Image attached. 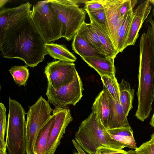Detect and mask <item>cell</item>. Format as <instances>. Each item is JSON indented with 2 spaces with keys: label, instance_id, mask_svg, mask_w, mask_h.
<instances>
[{
  "label": "cell",
  "instance_id": "1",
  "mask_svg": "<svg viewBox=\"0 0 154 154\" xmlns=\"http://www.w3.org/2000/svg\"><path fill=\"white\" fill-rule=\"evenodd\" d=\"M29 2L0 11V50L2 57L24 61L34 67L45 60L46 43L37 32L30 16Z\"/></svg>",
  "mask_w": 154,
  "mask_h": 154
},
{
  "label": "cell",
  "instance_id": "2",
  "mask_svg": "<svg viewBox=\"0 0 154 154\" xmlns=\"http://www.w3.org/2000/svg\"><path fill=\"white\" fill-rule=\"evenodd\" d=\"M138 107L135 116L142 122L148 118L154 101V65L148 32L143 33L140 39Z\"/></svg>",
  "mask_w": 154,
  "mask_h": 154
},
{
  "label": "cell",
  "instance_id": "3",
  "mask_svg": "<svg viewBox=\"0 0 154 154\" xmlns=\"http://www.w3.org/2000/svg\"><path fill=\"white\" fill-rule=\"evenodd\" d=\"M75 139L88 154H96L97 149L101 146L118 149L125 147L121 143L111 138L107 129L93 112L82 122L75 132Z\"/></svg>",
  "mask_w": 154,
  "mask_h": 154
},
{
  "label": "cell",
  "instance_id": "4",
  "mask_svg": "<svg viewBox=\"0 0 154 154\" xmlns=\"http://www.w3.org/2000/svg\"><path fill=\"white\" fill-rule=\"evenodd\" d=\"M6 145L9 154H25L26 122L21 105L9 97Z\"/></svg>",
  "mask_w": 154,
  "mask_h": 154
},
{
  "label": "cell",
  "instance_id": "5",
  "mask_svg": "<svg viewBox=\"0 0 154 154\" xmlns=\"http://www.w3.org/2000/svg\"><path fill=\"white\" fill-rule=\"evenodd\" d=\"M30 17L34 27L46 44L62 38L60 23L48 0L39 1L34 5Z\"/></svg>",
  "mask_w": 154,
  "mask_h": 154
},
{
  "label": "cell",
  "instance_id": "6",
  "mask_svg": "<svg viewBox=\"0 0 154 154\" xmlns=\"http://www.w3.org/2000/svg\"><path fill=\"white\" fill-rule=\"evenodd\" d=\"M55 11L61 25L62 38L67 41L73 39L82 24L87 12L79 8L74 0H48Z\"/></svg>",
  "mask_w": 154,
  "mask_h": 154
},
{
  "label": "cell",
  "instance_id": "7",
  "mask_svg": "<svg viewBox=\"0 0 154 154\" xmlns=\"http://www.w3.org/2000/svg\"><path fill=\"white\" fill-rule=\"evenodd\" d=\"M53 110L48 101L41 96L34 104L29 107L26 113V154H35L34 147L37 134L51 117Z\"/></svg>",
  "mask_w": 154,
  "mask_h": 154
},
{
  "label": "cell",
  "instance_id": "8",
  "mask_svg": "<svg viewBox=\"0 0 154 154\" xmlns=\"http://www.w3.org/2000/svg\"><path fill=\"white\" fill-rule=\"evenodd\" d=\"M82 83L77 72L67 84L55 89L48 84L46 95L48 101L55 108H62L69 105H75L82 97Z\"/></svg>",
  "mask_w": 154,
  "mask_h": 154
},
{
  "label": "cell",
  "instance_id": "9",
  "mask_svg": "<svg viewBox=\"0 0 154 154\" xmlns=\"http://www.w3.org/2000/svg\"><path fill=\"white\" fill-rule=\"evenodd\" d=\"M77 72L73 63L60 60L48 63L44 69L48 84L55 89L69 83Z\"/></svg>",
  "mask_w": 154,
  "mask_h": 154
},
{
  "label": "cell",
  "instance_id": "10",
  "mask_svg": "<svg viewBox=\"0 0 154 154\" xmlns=\"http://www.w3.org/2000/svg\"><path fill=\"white\" fill-rule=\"evenodd\" d=\"M52 113L55 115V119L50 133L46 154H54L67 126L73 119L69 109L66 106L55 108Z\"/></svg>",
  "mask_w": 154,
  "mask_h": 154
},
{
  "label": "cell",
  "instance_id": "11",
  "mask_svg": "<svg viewBox=\"0 0 154 154\" xmlns=\"http://www.w3.org/2000/svg\"><path fill=\"white\" fill-rule=\"evenodd\" d=\"M124 1V0H104L103 3L106 18V31L117 52L118 31L123 16H120L119 9Z\"/></svg>",
  "mask_w": 154,
  "mask_h": 154
},
{
  "label": "cell",
  "instance_id": "12",
  "mask_svg": "<svg viewBox=\"0 0 154 154\" xmlns=\"http://www.w3.org/2000/svg\"><path fill=\"white\" fill-rule=\"evenodd\" d=\"M150 3L149 0L145 1L139 5L134 12L125 49L128 46L135 45L138 37L139 30L151 11L152 7Z\"/></svg>",
  "mask_w": 154,
  "mask_h": 154
},
{
  "label": "cell",
  "instance_id": "13",
  "mask_svg": "<svg viewBox=\"0 0 154 154\" xmlns=\"http://www.w3.org/2000/svg\"><path fill=\"white\" fill-rule=\"evenodd\" d=\"M103 88L107 92L109 102L110 112L107 129L130 126L128 116L125 115L120 102L116 101L106 88L103 86Z\"/></svg>",
  "mask_w": 154,
  "mask_h": 154
},
{
  "label": "cell",
  "instance_id": "14",
  "mask_svg": "<svg viewBox=\"0 0 154 154\" xmlns=\"http://www.w3.org/2000/svg\"><path fill=\"white\" fill-rule=\"evenodd\" d=\"M94 112L107 129L109 116L108 97L105 90L103 89L96 97L91 107Z\"/></svg>",
  "mask_w": 154,
  "mask_h": 154
},
{
  "label": "cell",
  "instance_id": "15",
  "mask_svg": "<svg viewBox=\"0 0 154 154\" xmlns=\"http://www.w3.org/2000/svg\"><path fill=\"white\" fill-rule=\"evenodd\" d=\"M85 10L88 15L90 23L98 36L105 55L107 57L115 59L118 53L115 48L105 28L95 20L88 10Z\"/></svg>",
  "mask_w": 154,
  "mask_h": 154
},
{
  "label": "cell",
  "instance_id": "16",
  "mask_svg": "<svg viewBox=\"0 0 154 154\" xmlns=\"http://www.w3.org/2000/svg\"><path fill=\"white\" fill-rule=\"evenodd\" d=\"M89 66L94 69L100 76L115 75L114 58L109 57H82Z\"/></svg>",
  "mask_w": 154,
  "mask_h": 154
},
{
  "label": "cell",
  "instance_id": "17",
  "mask_svg": "<svg viewBox=\"0 0 154 154\" xmlns=\"http://www.w3.org/2000/svg\"><path fill=\"white\" fill-rule=\"evenodd\" d=\"M72 44L74 52L81 57H107L98 51L94 48L87 42L78 32L75 36Z\"/></svg>",
  "mask_w": 154,
  "mask_h": 154
},
{
  "label": "cell",
  "instance_id": "18",
  "mask_svg": "<svg viewBox=\"0 0 154 154\" xmlns=\"http://www.w3.org/2000/svg\"><path fill=\"white\" fill-rule=\"evenodd\" d=\"M55 119V116L52 113L50 118L38 133L34 147L35 154H46L50 133Z\"/></svg>",
  "mask_w": 154,
  "mask_h": 154
},
{
  "label": "cell",
  "instance_id": "19",
  "mask_svg": "<svg viewBox=\"0 0 154 154\" xmlns=\"http://www.w3.org/2000/svg\"><path fill=\"white\" fill-rule=\"evenodd\" d=\"M112 139L120 142L125 147L136 149L137 147L130 126L107 129Z\"/></svg>",
  "mask_w": 154,
  "mask_h": 154
},
{
  "label": "cell",
  "instance_id": "20",
  "mask_svg": "<svg viewBox=\"0 0 154 154\" xmlns=\"http://www.w3.org/2000/svg\"><path fill=\"white\" fill-rule=\"evenodd\" d=\"M119 100L125 115L128 116L130 111L133 108L132 103L134 96L135 90L131 88L130 84L122 79L119 84Z\"/></svg>",
  "mask_w": 154,
  "mask_h": 154
},
{
  "label": "cell",
  "instance_id": "21",
  "mask_svg": "<svg viewBox=\"0 0 154 154\" xmlns=\"http://www.w3.org/2000/svg\"><path fill=\"white\" fill-rule=\"evenodd\" d=\"M45 47L48 54L54 59L72 63L76 60L65 45L51 42L46 44Z\"/></svg>",
  "mask_w": 154,
  "mask_h": 154
},
{
  "label": "cell",
  "instance_id": "22",
  "mask_svg": "<svg viewBox=\"0 0 154 154\" xmlns=\"http://www.w3.org/2000/svg\"><path fill=\"white\" fill-rule=\"evenodd\" d=\"M78 32L84 37L91 46L106 56L98 36L90 23H87L84 22Z\"/></svg>",
  "mask_w": 154,
  "mask_h": 154
},
{
  "label": "cell",
  "instance_id": "23",
  "mask_svg": "<svg viewBox=\"0 0 154 154\" xmlns=\"http://www.w3.org/2000/svg\"><path fill=\"white\" fill-rule=\"evenodd\" d=\"M134 15L133 10L131 11L123 16L118 31V48L119 53L122 52L128 34L130 25Z\"/></svg>",
  "mask_w": 154,
  "mask_h": 154
},
{
  "label": "cell",
  "instance_id": "24",
  "mask_svg": "<svg viewBox=\"0 0 154 154\" xmlns=\"http://www.w3.org/2000/svg\"><path fill=\"white\" fill-rule=\"evenodd\" d=\"M103 86L107 89L116 102H120L119 83L115 75L100 76Z\"/></svg>",
  "mask_w": 154,
  "mask_h": 154
},
{
  "label": "cell",
  "instance_id": "25",
  "mask_svg": "<svg viewBox=\"0 0 154 154\" xmlns=\"http://www.w3.org/2000/svg\"><path fill=\"white\" fill-rule=\"evenodd\" d=\"M9 71L16 84L19 86L23 85L25 87L29 75V70L26 66H13Z\"/></svg>",
  "mask_w": 154,
  "mask_h": 154
},
{
  "label": "cell",
  "instance_id": "26",
  "mask_svg": "<svg viewBox=\"0 0 154 154\" xmlns=\"http://www.w3.org/2000/svg\"><path fill=\"white\" fill-rule=\"evenodd\" d=\"M6 108L4 104L0 103V149L6 150L5 140V134L6 129Z\"/></svg>",
  "mask_w": 154,
  "mask_h": 154
},
{
  "label": "cell",
  "instance_id": "27",
  "mask_svg": "<svg viewBox=\"0 0 154 154\" xmlns=\"http://www.w3.org/2000/svg\"><path fill=\"white\" fill-rule=\"evenodd\" d=\"M134 151L136 154H154V142L150 139L137 147Z\"/></svg>",
  "mask_w": 154,
  "mask_h": 154
},
{
  "label": "cell",
  "instance_id": "28",
  "mask_svg": "<svg viewBox=\"0 0 154 154\" xmlns=\"http://www.w3.org/2000/svg\"><path fill=\"white\" fill-rule=\"evenodd\" d=\"M87 10L95 20L104 27L106 30V18L104 7L102 8L91 11Z\"/></svg>",
  "mask_w": 154,
  "mask_h": 154
},
{
  "label": "cell",
  "instance_id": "29",
  "mask_svg": "<svg viewBox=\"0 0 154 154\" xmlns=\"http://www.w3.org/2000/svg\"><path fill=\"white\" fill-rule=\"evenodd\" d=\"M137 0H124L119 9V13L122 17L129 11L133 10V8L137 3Z\"/></svg>",
  "mask_w": 154,
  "mask_h": 154
},
{
  "label": "cell",
  "instance_id": "30",
  "mask_svg": "<svg viewBox=\"0 0 154 154\" xmlns=\"http://www.w3.org/2000/svg\"><path fill=\"white\" fill-rule=\"evenodd\" d=\"M152 17L149 16L148 19L150 25H148L147 32H148L151 42L153 64L154 65V8L152 11Z\"/></svg>",
  "mask_w": 154,
  "mask_h": 154
},
{
  "label": "cell",
  "instance_id": "31",
  "mask_svg": "<svg viewBox=\"0 0 154 154\" xmlns=\"http://www.w3.org/2000/svg\"><path fill=\"white\" fill-rule=\"evenodd\" d=\"M104 0H88L85 3L84 8L91 11L103 8Z\"/></svg>",
  "mask_w": 154,
  "mask_h": 154
},
{
  "label": "cell",
  "instance_id": "32",
  "mask_svg": "<svg viewBox=\"0 0 154 154\" xmlns=\"http://www.w3.org/2000/svg\"><path fill=\"white\" fill-rule=\"evenodd\" d=\"M127 151L123 149H118L105 146L98 147L96 154H127Z\"/></svg>",
  "mask_w": 154,
  "mask_h": 154
},
{
  "label": "cell",
  "instance_id": "33",
  "mask_svg": "<svg viewBox=\"0 0 154 154\" xmlns=\"http://www.w3.org/2000/svg\"><path fill=\"white\" fill-rule=\"evenodd\" d=\"M72 141L78 154H86L85 152L77 143L74 139H73L72 140Z\"/></svg>",
  "mask_w": 154,
  "mask_h": 154
},
{
  "label": "cell",
  "instance_id": "34",
  "mask_svg": "<svg viewBox=\"0 0 154 154\" xmlns=\"http://www.w3.org/2000/svg\"><path fill=\"white\" fill-rule=\"evenodd\" d=\"M149 124L152 126L154 127V112Z\"/></svg>",
  "mask_w": 154,
  "mask_h": 154
},
{
  "label": "cell",
  "instance_id": "35",
  "mask_svg": "<svg viewBox=\"0 0 154 154\" xmlns=\"http://www.w3.org/2000/svg\"><path fill=\"white\" fill-rule=\"evenodd\" d=\"M9 1L8 0H0V8L5 4L8 2Z\"/></svg>",
  "mask_w": 154,
  "mask_h": 154
},
{
  "label": "cell",
  "instance_id": "36",
  "mask_svg": "<svg viewBox=\"0 0 154 154\" xmlns=\"http://www.w3.org/2000/svg\"><path fill=\"white\" fill-rule=\"evenodd\" d=\"M127 154H136L134 150H131L127 151Z\"/></svg>",
  "mask_w": 154,
  "mask_h": 154
},
{
  "label": "cell",
  "instance_id": "37",
  "mask_svg": "<svg viewBox=\"0 0 154 154\" xmlns=\"http://www.w3.org/2000/svg\"><path fill=\"white\" fill-rule=\"evenodd\" d=\"M0 154H8L6 152V150H4L0 149Z\"/></svg>",
  "mask_w": 154,
  "mask_h": 154
},
{
  "label": "cell",
  "instance_id": "38",
  "mask_svg": "<svg viewBox=\"0 0 154 154\" xmlns=\"http://www.w3.org/2000/svg\"><path fill=\"white\" fill-rule=\"evenodd\" d=\"M150 139L154 142V132L151 135Z\"/></svg>",
  "mask_w": 154,
  "mask_h": 154
},
{
  "label": "cell",
  "instance_id": "39",
  "mask_svg": "<svg viewBox=\"0 0 154 154\" xmlns=\"http://www.w3.org/2000/svg\"><path fill=\"white\" fill-rule=\"evenodd\" d=\"M150 2L154 6V0H150Z\"/></svg>",
  "mask_w": 154,
  "mask_h": 154
},
{
  "label": "cell",
  "instance_id": "40",
  "mask_svg": "<svg viewBox=\"0 0 154 154\" xmlns=\"http://www.w3.org/2000/svg\"><path fill=\"white\" fill-rule=\"evenodd\" d=\"M73 154H78L77 152H74Z\"/></svg>",
  "mask_w": 154,
  "mask_h": 154
}]
</instances>
